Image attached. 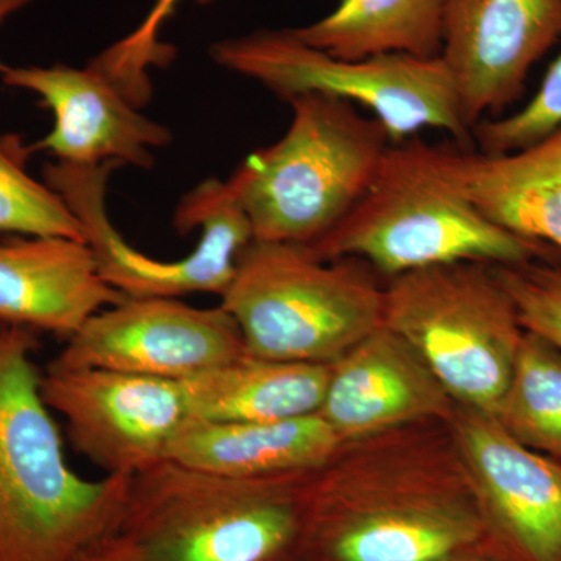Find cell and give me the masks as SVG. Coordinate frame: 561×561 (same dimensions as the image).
<instances>
[{
    "label": "cell",
    "mask_w": 561,
    "mask_h": 561,
    "mask_svg": "<svg viewBox=\"0 0 561 561\" xmlns=\"http://www.w3.org/2000/svg\"><path fill=\"white\" fill-rule=\"evenodd\" d=\"M490 545L446 421L341 442L309 471L298 561H438Z\"/></svg>",
    "instance_id": "1"
},
{
    "label": "cell",
    "mask_w": 561,
    "mask_h": 561,
    "mask_svg": "<svg viewBox=\"0 0 561 561\" xmlns=\"http://www.w3.org/2000/svg\"><path fill=\"white\" fill-rule=\"evenodd\" d=\"M38 332L0 323V561H77L119 518L127 474L69 467L41 394Z\"/></svg>",
    "instance_id": "2"
},
{
    "label": "cell",
    "mask_w": 561,
    "mask_h": 561,
    "mask_svg": "<svg viewBox=\"0 0 561 561\" xmlns=\"http://www.w3.org/2000/svg\"><path fill=\"white\" fill-rule=\"evenodd\" d=\"M308 474L230 478L164 459L130 476L102 541L127 561H298Z\"/></svg>",
    "instance_id": "3"
},
{
    "label": "cell",
    "mask_w": 561,
    "mask_h": 561,
    "mask_svg": "<svg viewBox=\"0 0 561 561\" xmlns=\"http://www.w3.org/2000/svg\"><path fill=\"white\" fill-rule=\"evenodd\" d=\"M283 138L230 176L254 241L312 247L334 230L375 180L391 140L375 117L330 95L291 98Z\"/></svg>",
    "instance_id": "4"
},
{
    "label": "cell",
    "mask_w": 561,
    "mask_h": 561,
    "mask_svg": "<svg viewBox=\"0 0 561 561\" xmlns=\"http://www.w3.org/2000/svg\"><path fill=\"white\" fill-rule=\"evenodd\" d=\"M371 271L353 257L251 241L220 306L238 323L247 356L332 364L383 324L386 286Z\"/></svg>",
    "instance_id": "5"
},
{
    "label": "cell",
    "mask_w": 561,
    "mask_h": 561,
    "mask_svg": "<svg viewBox=\"0 0 561 561\" xmlns=\"http://www.w3.org/2000/svg\"><path fill=\"white\" fill-rule=\"evenodd\" d=\"M308 249L321 260L367 262L394 278L454 262L541 261L549 247L491 224L427 169L416 142H401L387 150L375 180L345 219Z\"/></svg>",
    "instance_id": "6"
},
{
    "label": "cell",
    "mask_w": 561,
    "mask_h": 561,
    "mask_svg": "<svg viewBox=\"0 0 561 561\" xmlns=\"http://www.w3.org/2000/svg\"><path fill=\"white\" fill-rule=\"evenodd\" d=\"M383 327L416 351L457 404L494 416L526 330L493 265L454 262L390 278Z\"/></svg>",
    "instance_id": "7"
},
{
    "label": "cell",
    "mask_w": 561,
    "mask_h": 561,
    "mask_svg": "<svg viewBox=\"0 0 561 561\" xmlns=\"http://www.w3.org/2000/svg\"><path fill=\"white\" fill-rule=\"evenodd\" d=\"M209 54L216 65L257 81L283 101L316 92L364 106L381 122L391 144L435 128L449 133L457 146H471L472 131L442 57L386 54L346 60L309 46L291 28L217 41Z\"/></svg>",
    "instance_id": "8"
},
{
    "label": "cell",
    "mask_w": 561,
    "mask_h": 561,
    "mask_svg": "<svg viewBox=\"0 0 561 561\" xmlns=\"http://www.w3.org/2000/svg\"><path fill=\"white\" fill-rule=\"evenodd\" d=\"M41 394L65 420L70 445L106 474L133 476L160 463L190 420L183 383L171 379L47 365Z\"/></svg>",
    "instance_id": "9"
},
{
    "label": "cell",
    "mask_w": 561,
    "mask_h": 561,
    "mask_svg": "<svg viewBox=\"0 0 561 561\" xmlns=\"http://www.w3.org/2000/svg\"><path fill=\"white\" fill-rule=\"evenodd\" d=\"M243 356L241 330L220 305L127 297L91 317L49 365L184 381Z\"/></svg>",
    "instance_id": "10"
},
{
    "label": "cell",
    "mask_w": 561,
    "mask_h": 561,
    "mask_svg": "<svg viewBox=\"0 0 561 561\" xmlns=\"http://www.w3.org/2000/svg\"><path fill=\"white\" fill-rule=\"evenodd\" d=\"M446 423L491 548L507 561H561V461L527 448L489 413L457 404Z\"/></svg>",
    "instance_id": "11"
},
{
    "label": "cell",
    "mask_w": 561,
    "mask_h": 561,
    "mask_svg": "<svg viewBox=\"0 0 561 561\" xmlns=\"http://www.w3.org/2000/svg\"><path fill=\"white\" fill-rule=\"evenodd\" d=\"M3 84L38 95L54 114V127L32 151L43 150L73 165L106 162L150 169L157 149L173 135L165 125L140 113V103L101 58L88 68L72 66H5Z\"/></svg>",
    "instance_id": "12"
},
{
    "label": "cell",
    "mask_w": 561,
    "mask_h": 561,
    "mask_svg": "<svg viewBox=\"0 0 561 561\" xmlns=\"http://www.w3.org/2000/svg\"><path fill=\"white\" fill-rule=\"evenodd\" d=\"M560 38L561 0H445L440 57L467 127L512 105Z\"/></svg>",
    "instance_id": "13"
},
{
    "label": "cell",
    "mask_w": 561,
    "mask_h": 561,
    "mask_svg": "<svg viewBox=\"0 0 561 561\" xmlns=\"http://www.w3.org/2000/svg\"><path fill=\"white\" fill-rule=\"evenodd\" d=\"M456 405L416 351L382 324L332 362L319 413L346 442L421 421H448Z\"/></svg>",
    "instance_id": "14"
},
{
    "label": "cell",
    "mask_w": 561,
    "mask_h": 561,
    "mask_svg": "<svg viewBox=\"0 0 561 561\" xmlns=\"http://www.w3.org/2000/svg\"><path fill=\"white\" fill-rule=\"evenodd\" d=\"M421 160L491 224L561 254V127L505 153L416 142Z\"/></svg>",
    "instance_id": "15"
},
{
    "label": "cell",
    "mask_w": 561,
    "mask_h": 561,
    "mask_svg": "<svg viewBox=\"0 0 561 561\" xmlns=\"http://www.w3.org/2000/svg\"><path fill=\"white\" fill-rule=\"evenodd\" d=\"M102 278L87 242L46 236L0 241V323L69 341L91 317L125 300Z\"/></svg>",
    "instance_id": "16"
},
{
    "label": "cell",
    "mask_w": 561,
    "mask_h": 561,
    "mask_svg": "<svg viewBox=\"0 0 561 561\" xmlns=\"http://www.w3.org/2000/svg\"><path fill=\"white\" fill-rule=\"evenodd\" d=\"M339 445L320 413L264 423L187 420L165 459L230 478H262L316 470Z\"/></svg>",
    "instance_id": "17"
},
{
    "label": "cell",
    "mask_w": 561,
    "mask_h": 561,
    "mask_svg": "<svg viewBox=\"0 0 561 561\" xmlns=\"http://www.w3.org/2000/svg\"><path fill=\"white\" fill-rule=\"evenodd\" d=\"M331 364L243 356L181 381L190 420L264 423L319 413Z\"/></svg>",
    "instance_id": "18"
},
{
    "label": "cell",
    "mask_w": 561,
    "mask_h": 561,
    "mask_svg": "<svg viewBox=\"0 0 561 561\" xmlns=\"http://www.w3.org/2000/svg\"><path fill=\"white\" fill-rule=\"evenodd\" d=\"M445 0H337L298 38L346 60L386 54L440 57Z\"/></svg>",
    "instance_id": "19"
},
{
    "label": "cell",
    "mask_w": 561,
    "mask_h": 561,
    "mask_svg": "<svg viewBox=\"0 0 561 561\" xmlns=\"http://www.w3.org/2000/svg\"><path fill=\"white\" fill-rule=\"evenodd\" d=\"M494 419L534 451L561 461V351L524 332L511 382Z\"/></svg>",
    "instance_id": "20"
},
{
    "label": "cell",
    "mask_w": 561,
    "mask_h": 561,
    "mask_svg": "<svg viewBox=\"0 0 561 561\" xmlns=\"http://www.w3.org/2000/svg\"><path fill=\"white\" fill-rule=\"evenodd\" d=\"M31 153L18 136L0 135V232L87 242L68 203L25 169Z\"/></svg>",
    "instance_id": "21"
},
{
    "label": "cell",
    "mask_w": 561,
    "mask_h": 561,
    "mask_svg": "<svg viewBox=\"0 0 561 561\" xmlns=\"http://www.w3.org/2000/svg\"><path fill=\"white\" fill-rule=\"evenodd\" d=\"M526 331L561 351V267L541 261L493 265Z\"/></svg>",
    "instance_id": "22"
},
{
    "label": "cell",
    "mask_w": 561,
    "mask_h": 561,
    "mask_svg": "<svg viewBox=\"0 0 561 561\" xmlns=\"http://www.w3.org/2000/svg\"><path fill=\"white\" fill-rule=\"evenodd\" d=\"M561 127V54L546 72L541 87L522 110L481 121L472 128L481 151L505 153L523 149Z\"/></svg>",
    "instance_id": "23"
},
{
    "label": "cell",
    "mask_w": 561,
    "mask_h": 561,
    "mask_svg": "<svg viewBox=\"0 0 561 561\" xmlns=\"http://www.w3.org/2000/svg\"><path fill=\"white\" fill-rule=\"evenodd\" d=\"M180 0H153V10L150 16L142 22V25L135 32L140 39L150 41V43H160L157 35L161 28L162 21L168 14L172 13ZM198 3H208L210 0H195Z\"/></svg>",
    "instance_id": "24"
},
{
    "label": "cell",
    "mask_w": 561,
    "mask_h": 561,
    "mask_svg": "<svg viewBox=\"0 0 561 561\" xmlns=\"http://www.w3.org/2000/svg\"><path fill=\"white\" fill-rule=\"evenodd\" d=\"M438 561H507L500 553L494 551L489 545L478 546V548L467 549L453 553Z\"/></svg>",
    "instance_id": "25"
},
{
    "label": "cell",
    "mask_w": 561,
    "mask_h": 561,
    "mask_svg": "<svg viewBox=\"0 0 561 561\" xmlns=\"http://www.w3.org/2000/svg\"><path fill=\"white\" fill-rule=\"evenodd\" d=\"M32 2L33 0H0V27H2L10 18H13L14 14L27 9ZM3 69H5V65L0 61V73H2Z\"/></svg>",
    "instance_id": "26"
},
{
    "label": "cell",
    "mask_w": 561,
    "mask_h": 561,
    "mask_svg": "<svg viewBox=\"0 0 561 561\" xmlns=\"http://www.w3.org/2000/svg\"><path fill=\"white\" fill-rule=\"evenodd\" d=\"M77 561H127L122 559L121 556H117L116 552L111 551L108 546L103 541H99L98 545L92 546L91 549H88L83 556L80 557Z\"/></svg>",
    "instance_id": "27"
}]
</instances>
